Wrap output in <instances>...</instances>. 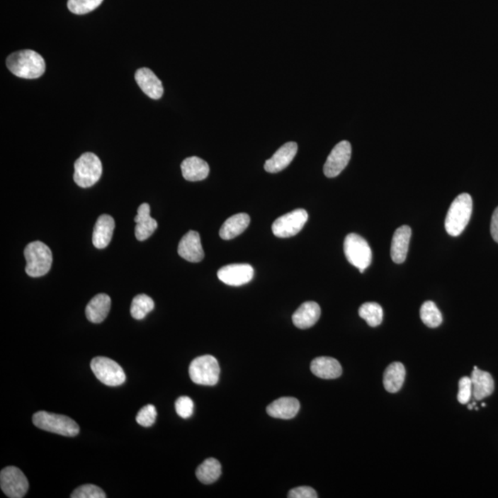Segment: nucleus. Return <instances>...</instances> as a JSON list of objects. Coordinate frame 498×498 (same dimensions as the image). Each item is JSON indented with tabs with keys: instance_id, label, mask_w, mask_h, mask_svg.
Masks as SVG:
<instances>
[{
	"instance_id": "5",
	"label": "nucleus",
	"mask_w": 498,
	"mask_h": 498,
	"mask_svg": "<svg viewBox=\"0 0 498 498\" xmlns=\"http://www.w3.org/2000/svg\"><path fill=\"white\" fill-rule=\"evenodd\" d=\"M74 181L81 188H87L96 185L103 172L99 157L91 152H86L75 162Z\"/></svg>"
},
{
	"instance_id": "25",
	"label": "nucleus",
	"mask_w": 498,
	"mask_h": 498,
	"mask_svg": "<svg viewBox=\"0 0 498 498\" xmlns=\"http://www.w3.org/2000/svg\"><path fill=\"white\" fill-rule=\"evenodd\" d=\"M250 224V217L247 213H238L230 217L222 225L220 237L224 240H231L243 233Z\"/></svg>"
},
{
	"instance_id": "13",
	"label": "nucleus",
	"mask_w": 498,
	"mask_h": 498,
	"mask_svg": "<svg viewBox=\"0 0 498 498\" xmlns=\"http://www.w3.org/2000/svg\"><path fill=\"white\" fill-rule=\"evenodd\" d=\"M179 255L189 262L197 264L204 259V250L200 234L196 231L186 233L179 244Z\"/></svg>"
},
{
	"instance_id": "24",
	"label": "nucleus",
	"mask_w": 498,
	"mask_h": 498,
	"mask_svg": "<svg viewBox=\"0 0 498 498\" xmlns=\"http://www.w3.org/2000/svg\"><path fill=\"white\" fill-rule=\"evenodd\" d=\"M181 170L186 180L196 182L207 179L210 173V166L203 159L192 157L183 161Z\"/></svg>"
},
{
	"instance_id": "6",
	"label": "nucleus",
	"mask_w": 498,
	"mask_h": 498,
	"mask_svg": "<svg viewBox=\"0 0 498 498\" xmlns=\"http://www.w3.org/2000/svg\"><path fill=\"white\" fill-rule=\"evenodd\" d=\"M344 254L348 261L363 273L372 261V250L366 239L357 234H349L344 240Z\"/></svg>"
},
{
	"instance_id": "16",
	"label": "nucleus",
	"mask_w": 498,
	"mask_h": 498,
	"mask_svg": "<svg viewBox=\"0 0 498 498\" xmlns=\"http://www.w3.org/2000/svg\"><path fill=\"white\" fill-rule=\"evenodd\" d=\"M412 237V229L408 225H402L395 231L391 243L390 254L392 261L397 264L405 261L407 256L409 244Z\"/></svg>"
},
{
	"instance_id": "4",
	"label": "nucleus",
	"mask_w": 498,
	"mask_h": 498,
	"mask_svg": "<svg viewBox=\"0 0 498 498\" xmlns=\"http://www.w3.org/2000/svg\"><path fill=\"white\" fill-rule=\"evenodd\" d=\"M27 261L26 273L30 277L44 276L50 271L53 256L47 244L35 241L30 243L24 249Z\"/></svg>"
},
{
	"instance_id": "31",
	"label": "nucleus",
	"mask_w": 498,
	"mask_h": 498,
	"mask_svg": "<svg viewBox=\"0 0 498 498\" xmlns=\"http://www.w3.org/2000/svg\"><path fill=\"white\" fill-rule=\"evenodd\" d=\"M103 1V0H69L68 8L72 13L84 15L96 10Z\"/></svg>"
},
{
	"instance_id": "23",
	"label": "nucleus",
	"mask_w": 498,
	"mask_h": 498,
	"mask_svg": "<svg viewBox=\"0 0 498 498\" xmlns=\"http://www.w3.org/2000/svg\"><path fill=\"white\" fill-rule=\"evenodd\" d=\"M110 308H111V298L106 293H99L87 305L85 313L89 322L99 324L106 319Z\"/></svg>"
},
{
	"instance_id": "9",
	"label": "nucleus",
	"mask_w": 498,
	"mask_h": 498,
	"mask_svg": "<svg viewBox=\"0 0 498 498\" xmlns=\"http://www.w3.org/2000/svg\"><path fill=\"white\" fill-rule=\"evenodd\" d=\"M0 487L8 497L21 498L28 491L29 482L19 468L10 466L6 467L0 473Z\"/></svg>"
},
{
	"instance_id": "28",
	"label": "nucleus",
	"mask_w": 498,
	"mask_h": 498,
	"mask_svg": "<svg viewBox=\"0 0 498 498\" xmlns=\"http://www.w3.org/2000/svg\"><path fill=\"white\" fill-rule=\"evenodd\" d=\"M359 316L365 319L369 326L378 327L383 322V308L378 303L368 302L360 307Z\"/></svg>"
},
{
	"instance_id": "11",
	"label": "nucleus",
	"mask_w": 498,
	"mask_h": 498,
	"mask_svg": "<svg viewBox=\"0 0 498 498\" xmlns=\"http://www.w3.org/2000/svg\"><path fill=\"white\" fill-rule=\"evenodd\" d=\"M352 157V146L347 140H342L333 148L325 164H324V174L329 179L338 176L349 164Z\"/></svg>"
},
{
	"instance_id": "38",
	"label": "nucleus",
	"mask_w": 498,
	"mask_h": 498,
	"mask_svg": "<svg viewBox=\"0 0 498 498\" xmlns=\"http://www.w3.org/2000/svg\"><path fill=\"white\" fill-rule=\"evenodd\" d=\"M473 408H475V405H473V404H470V405L468 406L469 410H472Z\"/></svg>"
},
{
	"instance_id": "1",
	"label": "nucleus",
	"mask_w": 498,
	"mask_h": 498,
	"mask_svg": "<svg viewBox=\"0 0 498 498\" xmlns=\"http://www.w3.org/2000/svg\"><path fill=\"white\" fill-rule=\"evenodd\" d=\"M8 69L12 74L23 79H38L45 73V62L41 55L26 49L8 57Z\"/></svg>"
},
{
	"instance_id": "35",
	"label": "nucleus",
	"mask_w": 498,
	"mask_h": 498,
	"mask_svg": "<svg viewBox=\"0 0 498 498\" xmlns=\"http://www.w3.org/2000/svg\"><path fill=\"white\" fill-rule=\"evenodd\" d=\"M472 396V383L469 377L460 378L459 382V393H458V401L461 404H467L470 401Z\"/></svg>"
},
{
	"instance_id": "29",
	"label": "nucleus",
	"mask_w": 498,
	"mask_h": 498,
	"mask_svg": "<svg viewBox=\"0 0 498 498\" xmlns=\"http://www.w3.org/2000/svg\"><path fill=\"white\" fill-rule=\"evenodd\" d=\"M421 322L429 328H438L441 325L443 317L436 305L432 301L424 302L420 310Z\"/></svg>"
},
{
	"instance_id": "33",
	"label": "nucleus",
	"mask_w": 498,
	"mask_h": 498,
	"mask_svg": "<svg viewBox=\"0 0 498 498\" xmlns=\"http://www.w3.org/2000/svg\"><path fill=\"white\" fill-rule=\"evenodd\" d=\"M157 418V408H155L154 405L149 404L145 406L142 410L137 412L136 421L140 426L149 427L155 423Z\"/></svg>"
},
{
	"instance_id": "17",
	"label": "nucleus",
	"mask_w": 498,
	"mask_h": 498,
	"mask_svg": "<svg viewBox=\"0 0 498 498\" xmlns=\"http://www.w3.org/2000/svg\"><path fill=\"white\" fill-rule=\"evenodd\" d=\"M135 222V237L139 241L148 239L158 227L157 220L152 218L151 207L148 203H142L139 207Z\"/></svg>"
},
{
	"instance_id": "32",
	"label": "nucleus",
	"mask_w": 498,
	"mask_h": 498,
	"mask_svg": "<svg viewBox=\"0 0 498 498\" xmlns=\"http://www.w3.org/2000/svg\"><path fill=\"white\" fill-rule=\"evenodd\" d=\"M72 498H106L105 492L94 485H84L75 489L70 496Z\"/></svg>"
},
{
	"instance_id": "21",
	"label": "nucleus",
	"mask_w": 498,
	"mask_h": 498,
	"mask_svg": "<svg viewBox=\"0 0 498 498\" xmlns=\"http://www.w3.org/2000/svg\"><path fill=\"white\" fill-rule=\"evenodd\" d=\"M115 230V220L108 215H103L98 218L94 226L93 234L94 246L98 249H106L111 242Z\"/></svg>"
},
{
	"instance_id": "27",
	"label": "nucleus",
	"mask_w": 498,
	"mask_h": 498,
	"mask_svg": "<svg viewBox=\"0 0 498 498\" xmlns=\"http://www.w3.org/2000/svg\"><path fill=\"white\" fill-rule=\"evenodd\" d=\"M222 466L218 460L209 458L196 470V476L204 485H210L221 476Z\"/></svg>"
},
{
	"instance_id": "15",
	"label": "nucleus",
	"mask_w": 498,
	"mask_h": 498,
	"mask_svg": "<svg viewBox=\"0 0 498 498\" xmlns=\"http://www.w3.org/2000/svg\"><path fill=\"white\" fill-rule=\"evenodd\" d=\"M137 85L143 93L154 100L163 96L164 87L162 81L151 69L142 68L137 69L135 74Z\"/></svg>"
},
{
	"instance_id": "39",
	"label": "nucleus",
	"mask_w": 498,
	"mask_h": 498,
	"mask_svg": "<svg viewBox=\"0 0 498 498\" xmlns=\"http://www.w3.org/2000/svg\"><path fill=\"white\" fill-rule=\"evenodd\" d=\"M482 407H485V403H482Z\"/></svg>"
},
{
	"instance_id": "20",
	"label": "nucleus",
	"mask_w": 498,
	"mask_h": 498,
	"mask_svg": "<svg viewBox=\"0 0 498 498\" xmlns=\"http://www.w3.org/2000/svg\"><path fill=\"white\" fill-rule=\"evenodd\" d=\"M470 380L472 383V396L475 401H481L494 392V382L490 373L482 371L475 366Z\"/></svg>"
},
{
	"instance_id": "10",
	"label": "nucleus",
	"mask_w": 498,
	"mask_h": 498,
	"mask_svg": "<svg viewBox=\"0 0 498 498\" xmlns=\"http://www.w3.org/2000/svg\"><path fill=\"white\" fill-rule=\"evenodd\" d=\"M308 220L307 210L298 209L275 220L273 233L275 237L288 238L295 237L303 229Z\"/></svg>"
},
{
	"instance_id": "2",
	"label": "nucleus",
	"mask_w": 498,
	"mask_h": 498,
	"mask_svg": "<svg viewBox=\"0 0 498 498\" xmlns=\"http://www.w3.org/2000/svg\"><path fill=\"white\" fill-rule=\"evenodd\" d=\"M472 213V198L469 194L458 196L451 203L445 220V228L451 237H459L468 225Z\"/></svg>"
},
{
	"instance_id": "34",
	"label": "nucleus",
	"mask_w": 498,
	"mask_h": 498,
	"mask_svg": "<svg viewBox=\"0 0 498 498\" xmlns=\"http://www.w3.org/2000/svg\"><path fill=\"white\" fill-rule=\"evenodd\" d=\"M176 411L177 414L183 419H188L193 414L194 402L189 397L183 396L176 402Z\"/></svg>"
},
{
	"instance_id": "22",
	"label": "nucleus",
	"mask_w": 498,
	"mask_h": 498,
	"mask_svg": "<svg viewBox=\"0 0 498 498\" xmlns=\"http://www.w3.org/2000/svg\"><path fill=\"white\" fill-rule=\"evenodd\" d=\"M310 368L316 377L323 380H335L342 374L341 363L332 357H317L311 363Z\"/></svg>"
},
{
	"instance_id": "26",
	"label": "nucleus",
	"mask_w": 498,
	"mask_h": 498,
	"mask_svg": "<svg viewBox=\"0 0 498 498\" xmlns=\"http://www.w3.org/2000/svg\"><path fill=\"white\" fill-rule=\"evenodd\" d=\"M406 370L404 366L400 362H394L387 366L384 373L383 384L385 389L390 393H396L401 390L404 383Z\"/></svg>"
},
{
	"instance_id": "3",
	"label": "nucleus",
	"mask_w": 498,
	"mask_h": 498,
	"mask_svg": "<svg viewBox=\"0 0 498 498\" xmlns=\"http://www.w3.org/2000/svg\"><path fill=\"white\" fill-rule=\"evenodd\" d=\"M33 423L38 429L64 436H75L79 433L78 424L65 415L38 412L33 414Z\"/></svg>"
},
{
	"instance_id": "36",
	"label": "nucleus",
	"mask_w": 498,
	"mask_h": 498,
	"mask_svg": "<svg viewBox=\"0 0 498 498\" xmlns=\"http://www.w3.org/2000/svg\"><path fill=\"white\" fill-rule=\"evenodd\" d=\"M289 498H317V492L312 487H301L292 489L288 494Z\"/></svg>"
},
{
	"instance_id": "8",
	"label": "nucleus",
	"mask_w": 498,
	"mask_h": 498,
	"mask_svg": "<svg viewBox=\"0 0 498 498\" xmlns=\"http://www.w3.org/2000/svg\"><path fill=\"white\" fill-rule=\"evenodd\" d=\"M91 368L98 380L108 386H120L126 381L123 368L108 357H96L91 360Z\"/></svg>"
},
{
	"instance_id": "14",
	"label": "nucleus",
	"mask_w": 498,
	"mask_h": 498,
	"mask_svg": "<svg viewBox=\"0 0 498 498\" xmlns=\"http://www.w3.org/2000/svg\"><path fill=\"white\" fill-rule=\"evenodd\" d=\"M298 146L295 142H287L281 147L273 157L266 161L265 170L268 173H279L292 163L298 154Z\"/></svg>"
},
{
	"instance_id": "7",
	"label": "nucleus",
	"mask_w": 498,
	"mask_h": 498,
	"mask_svg": "<svg viewBox=\"0 0 498 498\" xmlns=\"http://www.w3.org/2000/svg\"><path fill=\"white\" fill-rule=\"evenodd\" d=\"M189 375L196 384L215 386L219 381V363L212 356L197 357L189 366Z\"/></svg>"
},
{
	"instance_id": "19",
	"label": "nucleus",
	"mask_w": 498,
	"mask_h": 498,
	"mask_svg": "<svg viewBox=\"0 0 498 498\" xmlns=\"http://www.w3.org/2000/svg\"><path fill=\"white\" fill-rule=\"evenodd\" d=\"M322 310L316 302H305L293 315V322L298 329H305L313 327L319 319Z\"/></svg>"
},
{
	"instance_id": "30",
	"label": "nucleus",
	"mask_w": 498,
	"mask_h": 498,
	"mask_svg": "<svg viewBox=\"0 0 498 498\" xmlns=\"http://www.w3.org/2000/svg\"><path fill=\"white\" fill-rule=\"evenodd\" d=\"M154 308V302L149 296L146 295H139L134 298L131 304L130 313L134 319L140 320Z\"/></svg>"
},
{
	"instance_id": "12",
	"label": "nucleus",
	"mask_w": 498,
	"mask_h": 498,
	"mask_svg": "<svg viewBox=\"0 0 498 498\" xmlns=\"http://www.w3.org/2000/svg\"><path fill=\"white\" fill-rule=\"evenodd\" d=\"M217 276L227 285L241 286L253 279L254 268L249 264H230L220 268Z\"/></svg>"
},
{
	"instance_id": "37",
	"label": "nucleus",
	"mask_w": 498,
	"mask_h": 498,
	"mask_svg": "<svg viewBox=\"0 0 498 498\" xmlns=\"http://www.w3.org/2000/svg\"><path fill=\"white\" fill-rule=\"evenodd\" d=\"M491 234L493 239L498 243V207L492 216L491 221Z\"/></svg>"
},
{
	"instance_id": "18",
	"label": "nucleus",
	"mask_w": 498,
	"mask_h": 498,
	"mask_svg": "<svg viewBox=\"0 0 498 498\" xmlns=\"http://www.w3.org/2000/svg\"><path fill=\"white\" fill-rule=\"evenodd\" d=\"M300 410V403L293 397H283L271 403L267 407L270 417L277 419L289 420L296 417Z\"/></svg>"
}]
</instances>
